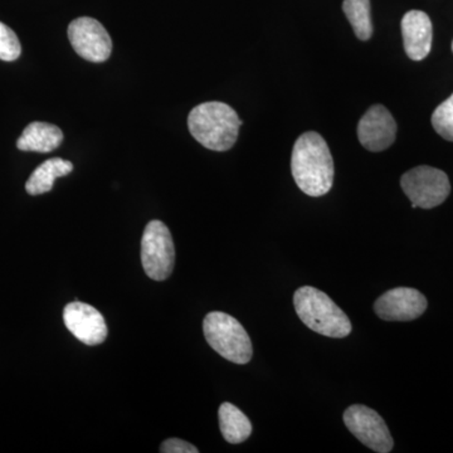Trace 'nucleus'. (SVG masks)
Masks as SVG:
<instances>
[{"mask_svg": "<svg viewBox=\"0 0 453 453\" xmlns=\"http://www.w3.org/2000/svg\"><path fill=\"white\" fill-rule=\"evenodd\" d=\"M73 170V164L61 157H52L33 172L26 184L28 195L41 196L52 190L57 178L65 177Z\"/></svg>", "mask_w": 453, "mask_h": 453, "instance_id": "14", "label": "nucleus"}, {"mask_svg": "<svg viewBox=\"0 0 453 453\" xmlns=\"http://www.w3.org/2000/svg\"><path fill=\"white\" fill-rule=\"evenodd\" d=\"M142 267L148 277L164 281L172 275L175 249L168 226L160 220H151L145 226L142 240Z\"/></svg>", "mask_w": 453, "mask_h": 453, "instance_id": "6", "label": "nucleus"}, {"mask_svg": "<svg viewBox=\"0 0 453 453\" xmlns=\"http://www.w3.org/2000/svg\"><path fill=\"white\" fill-rule=\"evenodd\" d=\"M242 121L231 106L219 101L201 104L188 116V127L196 142L214 151L234 148Z\"/></svg>", "mask_w": 453, "mask_h": 453, "instance_id": "2", "label": "nucleus"}, {"mask_svg": "<svg viewBox=\"0 0 453 453\" xmlns=\"http://www.w3.org/2000/svg\"><path fill=\"white\" fill-rule=\"evenodd\" d=\"M219 427L228 443L238 445L252 434V423L249 417L232 403H223L219 407Z\"/></svg>", "mask_w": 453, "mask_h": 453, "instance_id": "15", "label": "nucleus"}, {"mask_svg": "<svg viewBox=\"0 0 453 453\" xmlns=\"http://www.w3.org/2000/svg\"><path fill=\"white\" fill-rule=\"evenodd\" d=\"M396 124L392 113L381 105L372 106L360 119L357 138L366 150H386L395 142Z\"/></svg>", "mask_w": 453, "mask_h": 453, "instance_id": "11", "label": "nucleus"}, {"mask_svg": "<svg viewBox=\"0 0 453 453\" xmlns=\"http://www.w3.org/2000/svg\"><path fill=\"white\" fill-rule=\"evenodd\" d=\"M432 127L438 135L453 142V94L434 110L432 115Z\"/></svg>", "mask_w": 453, "mask_h": 453, "instance_id": "17", "label": "nucleus"}, {"mask_svg": "<svg viewBox=\"0 0 453 453\" xmlns=\"http://www.w3.org/2000/svg\"><path fill=\"white\" fill-rule=\"evenodd\" d=\"M68 38L77 55L95 64L111 56L112 41L105 27L94 18L81 17L68 26Z\"/></svg>", "mask_w": 453, "mask_h": 453, "instance_id": "8", "label": "nucleus"}, {"mask_svg": "<svg viewBox=\"0 0 453 453\" xmlns=\"http://www.w3.org/2000/svg\"><path fill=\"white\" fill-rule=\"evenodd\" d=\"M64 133L56 125L35 121L29 124L18 139L17 146L22 151L50 153L61 145Z\"/></svg>", "mask_w": 453, "mask_h": 453, "instance_id": "13", "label": "nucleus"}, {"mask_svg": "<svg viewBox=\"0 0 453 453\" xmlns=\"http://www.w3.org/2000/svg\"><path fill=\"white\" fill-rule=\"evenodd\" d=\"M64 321L68 332L88 347L103 344L107 338L105 319L88 303H68L64 310Z\"/></svg>", "mask_w": 453, "mask_h": 453, "instance_id": "10", "label": "nucleus"}, {"mask_svg": "<svg viewBox=\"0 0 453 453\" xmlns=\"http://www.w3.org/2000/svg\"><path fill=\"white\" fill-rule=\"evenodd\" d=\"M344 423L349 431L374 452L388 453L395 446L388 426L375 412L366 405L354 404L344 413Z\"/></svg>", "mask_w": 453, "mask_h": 453, "instance_id": "7", "label": "nucleus"}, {"mask_svg": "<svg viewBox=\"0 0 453 453\" xmlns=\"http://www.w3.org/2000/svg\"><path fill=\"white\" fill-rule=\"evenodd\" d=\"M20 52H22V47L16 33L4 23L0 22V59L7 62L16 61Z\"/></svg>", "mask_w": 453, "mask_h": 453, "instance_id": "18", "label": "nucleus"}, {"mask_svg": "<svg viewBox=\"0 0 453 453\" xmlns=\"http://www.w3.org/2000/svg\"><path fill=\"white\" fill-rule=\"evenodd\" d=\"M292 177L310 196H323L334 183V160L320 134L309 131L295 142L291 157Z\"/></svg>", "mask_w": 453, "mask_h": 453, "instance_id": "1", "label": "nucleus"}, {"mask_svg": "<svg viewBox=\"0 0 453 453\" xmlns=\"http://www.w3.org/2000/svg\"><path fill=\"white\" fill-rule=\"evenodd\" d=\"M427 299L416 288H396L375 301L374 311L381 320L412 321L427 310Z\"/></svg>", "mask_w": 453, "mask_h": 453, "instance_id": "9", "label": "nucleus"}, {"mask_svg": "<svg viewBox=\"0 0 453 453\" xmlns=\"http://www.w3.org/2000/svg\"><path fill=\"white\" fill-rule=\"evenodd\" d=\"M294 305L300 320L320 335L345 338L353 329L348 315L325 292L311 286L295 292Z\"/></svg>", "mask_w": 453, "mask_h": 453, "instance_id": "3", "label": "nucleus"}, {"mask_svg": "<svg viewBox=\"0 0 453 453\" xmlns=\"http://www.w3.org/2000/svg\"><path fill=\"white\" fill-rule=\"evenodd\" d=\"M203 332L211 348L229 362L242 365L252 359L251 338L234 316L210 312L203 321Z\"/></svg>", "mask_w": 453, "mask_h": 453, "instance_id": "4", "label": "nucleus"}, {"mask_svg": "<svg viewBox=\"0 0 453 453\" xmlns=\"http://www.w3.org/2000/svg\"><path fill=\"white\" fill-rule=\"evenodd\" d=\"M404 50L413 61H422L429 55L434 40V28L427 14L422 11H410L402 19Z\"/></svg>", "mask_w": 453, "mask_h": 453, "instance_id": "12", "label": "nucleus"}, {"mask_svg": "<svg viewBox=\"0 0 453 453\" xmlns=\"http://www.w3.org/2000/svg\"><path fill=\"white\" fill-rule=\"evenodd\" d=\"M342 11L353 27L357 37L368 41L372 35L371 0H344Z\"/></svg>", "mask_w": 453, "mask_h": 453, "instance_id": "16", "label": "nucleus"}, {"mask_svg": "<svg viewBox=\"0 0 453 453\" xmlns=\"http://www.w3.org/2000/svg\"><path fill=\"white\" fill-rule=\"evenodd\" d=\"M452 50H453V42H452Z\"/></svg>", "mask_w": 453, "mask_h": 453, "instance_id": "20", "label": "nucleus"}, {"mask_svg": "<svg viewBox=\"0 0 453 453\" xmlns=\"http://www.w3.org/2000/svg\"><path fill=\"white\" fill-rule=\"evenodd\" d=\"M160 452L163 453H198L199 449L196 446L190 445L180 438H169L164 441L160 446Z\"/></svg>", "mask_w": 453, "mask_h": 453, "instance_id": "19", "label": "nucleus"}, {"mask_svg": "<svg viewBox=\"0 0 453 453\" xmlns=\"http://www.w3.org/2000/svg\"><path fill=\"white\" fill-rule=\"evenodd\" d=\"M405 196L412 202L413 208L431 210L449 198L451 184L445 172L422 165L411 169L401 179Z\"/></svg>", "mask_w": 453, "mask_h": 453, "instance_id": "5", "label": "nucleus"}]
</instances>
